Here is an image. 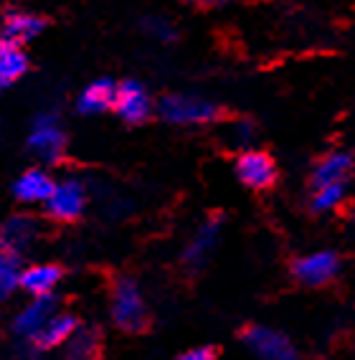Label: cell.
<instances>
[{
  "instance_id": "5",
  "label": "cell",
  "mask_w": 355,
  "mask_h": 360,
  "mask_svg": "<svg viewBox=\"0 0 355 360\" xmlns=\"http://www.w3.org/2000/svg\"><path fill=\"white\" fill-rule=\"evenodd\" d=\"M246 347L262 360H297V350L282 333L271 328H249L244 335Z\"/></svg>"
},
{
  "instance_id": "17",
  "label": "cell",
  "mask_w": 355,
  "mask_h": 360,
  "mask_svg": "<svg viewBox=\"0 0 355 360\" xmlns=\"http://www.w3.org/2000/svg\"><path fill=\"white\" fill-rule=\"evenodd\" d=\"M74 330H77V322H74L71 315H53L51 320L46 322V328L39 333L36 345L46 350V347H56L61 342H69Z\"/></svg>"
},
{
  "instance_id": "14",
  "label": "cell",
  "mask_w": 355,
  "mask_h": 360,
  "mask_svg": "<svg viewBox=\"0 0 355 360\" xmlns=\"http://www.w3.org/2000/svg\"><path fill=\"white\" fill-rule=\"evenodd\" d=\"M61 279V269L51 264H39L20 274V287L33 297H49Z\"/></svg>"
},
{
  "instance_id": "21",
  "label": "cell",
  "mask_w": 355,
  "mask_h": 360,
  "mask_svg": "<svg viewBox=\"0 0 355 360\" xmlns=\"http://www.w3.org/2000/svg\"><path fill=\"white\" fill-rule=\"evenodd\" d=\"M97 355V338L94 333H74L69 340V358L71 360H94Z\"/></svg>"
},
{
  "instance_id": "15",
  "label": "cell",
  "mask_w": 355,
  "mask_h": 360,
  "mask_svg": "<svg viewBox=\"0 0 355 360\" xmlns=\"http://www.w3.org/2000/svg\"><path fill=\"white\" fill-rule=\"evenodd\" d=\"M219 221H208L195 231V236L191 238V244L186 246V262L191 266H200L211 257V251L216 249V241H219Z\"/></svg>"
},
{
  "instance_id": "1",
  "label": "cell",
  "mask_w": 355,
  "mask_h": 360,
  "mask_svg": "<svg viewBox=\"0 0 355 360\" xmlns=\"http://www.w3.org/2000/svg\"><path fill=\"white\" fill-rule=\"evenodd\" d=\"M160 115L173 124H206L219 117V107L200 97L170 94L160 102Z\"/></svg>"
},
{
  "instance_id": "3",
  "label": "cell",
  "mask_w": 355,
  "mask_h": 360,
  "mask_svg": "<svg viewBox=\"0 0 355 360\" xmlns=\"http://www.w3.org/2000/svg\"><path fill=\"white\" fill-rule=\"evenodd\" d=\"M28 148L46 162H56L61 158V153H64V132H61L58 117L53 112H44V115L36 117L31 135H28Z\"/></svg>"
},
{
  "instance_id": "24",
  "label": "cell",
  "mask_w": 355,
  "mask_h": 360,
  "mask_svg": "<svg viewBox=\"0 0 355 360\" xmlns=\"http://www.w3.org/2000/svg\"><path fill=\"white\" fill-rule=\"evenodd\" d=\"M200 3H206V6H219V3H224V0H200Z\"/></svg>"
},
{
  "instance_id": "19",
  "label": "cell",
  "mask_w": 355,
  "mask_h": 360,
  "mask_svg": "<svg viewBox=\"0 0 355 360\" xmlns=\"http://www.w3.org/2000/svg\"><path fill=\"white\" fill-rule=\"evenodd\" d=\"M20 266L15 251L3 249L0 251V302L11 297L15 292V287H20Z\"/></svg>"
},
{
  "instance_id": "2",
  "label": "cell",
  "mask_w": 355,
  "mask_h": 360,
  "mask_svg": "<svg viewBox=\"0 0 355 360\" xmlns=\"http://www.w3.org/2000/svg\"><path fill=\"white\" fill-rule=\"evenodd\" d=\"M145 317H148V309L137 284L129 279L117 282L112 292V320L122 330H140L145 325Z\"/></svg>"
},
{
  "instance_id": "13",
  "label": "cell",
  "mask_w": 355,
  "mask_h": 360,
  "mask_svg": "<svg viewBox=\"0 0 355 360\" xmlns=\"http://www.w3.org/2000/svg\"><path fill=\"white\" fill-rule=\"evenodd\" d=\"M28 69V58L18 44L0 39V89H8Z\"/></svg>"
},
{
  "instance_id": "8",
  "label": "cell",
  "mask_w": 355,
  "mask_h": 360,
  "mask_svg": "<svg viewBox=\"0 0 355 360\" xmlns=\"http://www.w3.org/2000/svg\"><path fill=\"white\" fill-rule=\"evenodd\" d=\"M236 175H239L241 183L259 191V188H269L274 183L277 170H274V162H271L269 155L249 150L236 160Z\"/></svg>"
},
{
  "instance_id": "18",
  "label": "cell",
  "mask_w": 355,
  "mask_h": 360,
  "mask_svg": "<svg viewBox=\"0 0 355 360\" xmlns=\"http://www.w3.org/2000/svg\"><path fill=\"white\" fill-rule=\"evenodd\" d=\"M36 236V224L26 216H18V219L8 221L6 229H3V246L8 251H15V249H23V246Z\"/></svg>"
},
{
  "instance_id": "12",
  "label": "cell",
  "mask_w": 355,
  "mask_h": 360,
  "mask_svg": "<svg viewBox=\"0 0 355 360\" xmlns=\"http://www.w3.org/2000/svg\"><path fill=\"white\" fill-rule=\"evenodd\" d=\"M117 97V86L110 79H99V82H91L82 94H79V112L82 115H99V112L115 107Z\"/></svg>"
},
{
  "instance_id": "6",
  "label": "cell",
  "mask_w": 355,
  "mask_h": 360,
  "mask_svg": "<svg viewBox=\"0 0 355 360\" xmlns=\"http://www.w3.org/2000/svg\"><path fill=\"white\" fill-rule=\"evenodd\" d=\"M56 315V304L51 297H36L20 309L13 320V330L23 340H36L39 333L46 328V322Z\"/></svg>"
},
{
  "instance_id": "11",
  "label": "cell",
  "mask_w": 355,
  "mask_h": 360,
  "mask_svg": "<svg viewBox=\"0 0 355 360\" xmlns=\"http://www.w3.org/2000/svg\"><path fill=\"white\" fill-rule=\"evenodd\" d=\"M350 170H353V158H350V153L337 150V153L325 155L323 160L317 162L315 173H312V183H315V188L333 186V183H345Z\"/></svg>"
},
{
  "instance_id": "4",
  "label": "cell",
  "mask_w": 355,
  "mask_h": 360,
  "mask_svg": "<svg viewBox=\"0 0 355 360\" xmlns=\"http://www.w3.org/2000/svg\"><path fill=\"white\" fill-rule=\"evenodd\" d=\"M84 206H86V191H84V186L74 178L56 183L51 195H49V200H46V211L56 221L79 219L82 211H84Z\"/></svg>"
},
{
  "instance_id": "20",
  "label": "cell",
  "mask_w": 355,
  "mask_h": 360,
  "mask_svg": "<svg viewBox=\"0 0 355 360\" xmlns=\"http://www.w3.org/2000/svg\"><path fill=\"white\" fill-rule=\"evenodd\" d=\"M345 198V183H333V186L315 188V198H312V208L320 213L337 208Z\"/></svg>"
},
{
  "instance_id": "16",
  "label": "cell",
  "mask_w": 355,
  "mask_h": 360,
  "mask_svg": "<svg viewBox=\"0 0 355 360\" xmlns=\"http://www.w3.org/2000/svg\"><path fill=\"white\" fill-rule=\"evenodd\" d=\"M44 31V20L36 18L31 13H13L8 15L6 28H3V39L13 41V44H23V41L36 39L39 33Z\"/></svg>"
},
{
  "instance_id": "22",
  "label": "cell",
  "mask_w": 355,
  "mask_h": 360,
  "mask_svg": "<svg viewBox=\"0 0 355 360\" xmlns=\"http://www.w3.org/2000/svg\"><path fill=\"white\" fill-rule=\"evenodd\" d=\"M145 31L150 36H155L157 41H173L175 39V28L170 26L165 18H148L145 20Z\"/></svg>"
},
{
  "instance_id": "7",
  "label": "cell",
  "mask_w": 355,
  "mask_h": 360,
  "mask_svg": "<svg viewBox=\"0 0 355 360\" xmlns=\"http://www.w3.org/2000/svg\"><path fill=\"white\" fill-rule=\"evenodd\" d=\"M292 271L307 287H320V284H328L337 274V257L333 251H315V254L297 259Z\"/></svg>"
},
{
  "instance_id": "10",
  "label": "cell",
  "mask_w": 355,
  "mask_h": 360,
  "mask_svg": "<svg viewBox=\"0 0 355 360\" xmlns=\"http://www.w3.org/2000/svg\"><path fill=\"white\" fill-rule=\"evenodd\" d=\"M53 183L51 175L46 173V170H39V167H33V170H26V173L20 175L18 183H15V198L23 200V203H46L49 195L53 191Z\"/></svg>"
},
{
  "instance_id": "23",
  "label": "cell",
  "mask_w": 355,
  "mask_h": 360,
  "mask_svg": "<svg viewBox=\"0 0 355 360\" xmlns=\"http://www.w3.org/2000/svg\"><path fill=\"white\" fill-rule=\"evenodd\" d=\"M178 360H213V353L208 347H195V350H188L186 355H181Z\"/></svg>"
},
{
  "instance_id": "9",
  "label": "cell",
  "mask_w": 355,
  "mask_h": 360,
  "mask_svg": "<svg viewBox=\"0 0 355 360\" xmlns=\"http://www.w3.org/2000/svg\"><path fill=\"white\" fill-rule=\"evenodd\" d=\"M115 110L124 122H142V120H148L153 104H150L148 91L142 89L140 84L124 82L122 86H117Z\"/></svg>"
}]
</instances>
